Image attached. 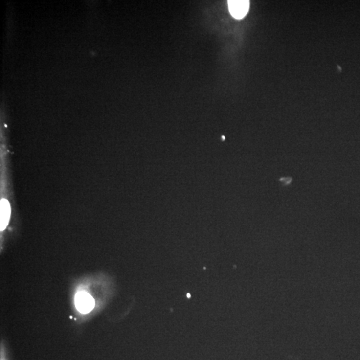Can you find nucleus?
I'll return each instance as SVG.
<instances>
[{
  "instance_id": "obj_1",
  "label": "nucleus",
  "mask_w": 360,
  "mask_h": 360,
  "mask_svg": "<svg viewBox=\"0 0 360 360\" xmlns=\"http://www.w3.org/2000/svg\"><path fill=\"white\" fill-rule=\"evenodd\" d=\"M77 310L82 314H88L94 308L95 301L93 297L85 292H78L75 297Z\"/></svg>"
},
{
  "instance_id": "obj_2",
  "label": "nucleus",
  "mask_w": 360,
  "mask_h": 360,
  "mask_svg": "<svg viewBox=\"0 0 360 360\" xmlns=\"http://www.w3.org/2000/svg\"><path fill=\"white\" fill-rule=\"evenodd\" d=\"M229 12L233 17L242 19L248 12L249 1L248 0H230L228 1Z\"/></svg>"
},
{
  "instance_id": "obj_3",
  "label": "nucleus",
  "mask_w": 360,
  "mask_h": 360,
  "mask_svg": "<svg viewBox=\"0 0 360 360\" xmlns=\"http://www.w3.org/2000/svg\"><path fill=\"white\" fill-rule=\"evenodd\" d=\"M11 214L10 205L5 199H1L0 202V229L4 230L10 220Z\"/></svg>"
}]
</instances>
